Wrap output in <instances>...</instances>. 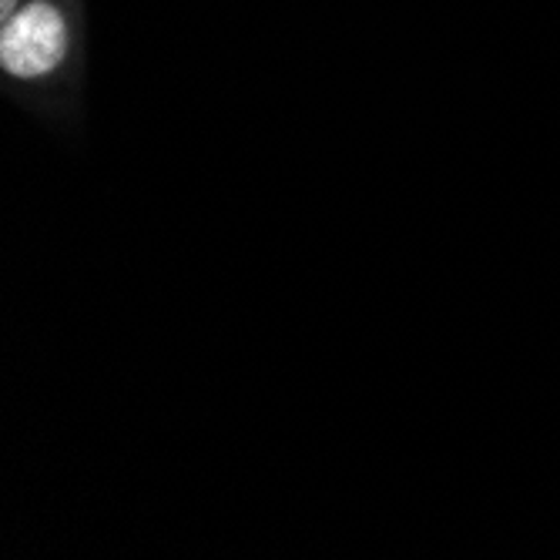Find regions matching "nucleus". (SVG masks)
Here are the masks:
<instances>
[{
	"label": "nucleus",
	"mask_w": 560,
	"mask_h": 560,
	"mask_svg": "<svg viewBox=\"0 0 560 560\" xmlns=\"http://www.w3.org/2000/svg\"><path fill=\"white\" fill-rule=\"evenodd\" d=\"M68 55V21L50 0H31L0 31V65L11 78H44Z\"/></svg>",
	"instance_id": "obj_1"
},
{
	"label": "nucleus",
	"mask_w": 560,
	"mask_h": 560,
	"mask_svg": "<svg viewBox=\"0 0 560 560\" xmlns=\"http://www.w3.org/2000/svg\"><path fill=\"white\" fill-rule=\"evenodd\" d=\"M14 11H18V0H0V18L8 21V18H11Z\"/></svg>",
	"instance_id": "obj_2"
}]
</instances>
